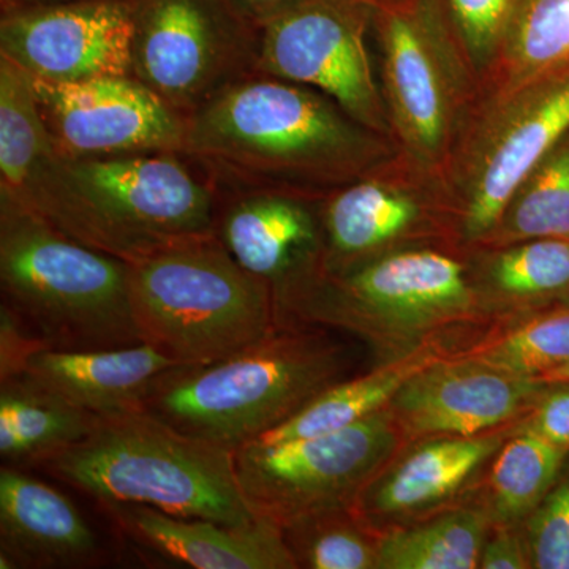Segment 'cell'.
<instances>
[{
  "instance_id": "obj_32",
  "label": "cell",
  "mask_w": 569,
  "mask_h": 569,
  "mask_svg": "<svg viewBox=\"0 0 569 569\" xmlns=\"http://www.w3.org/2000/svg\"><path fill=\"white\" fill-rule=\"evenodd\" d=\"M529 527L531 568L569 569V471H560Z\"/></svg>"
},
{
  "instance_id": "obj_36",
  "label": "cell",
  "mask_w": 569,
  "mask_h": 569,
  "mask_svg": "<svg viewBox=\"0 0 569 569\" xmlns=\"http://www.w3.org/2000/svg\"><path fill=\"white\" fill-rule=\"evenodd\" d=\"M479 567L485 569H523L531 568L526 550L518 538L509 533H498L486 546L479 559Z\"/></svg>"
},
{
  "instance_id": "obj_29",
  "label": "cell",
  "mask_w": 569,
  "mask_h": 569,
  "mask_svg": "<svg viewBox=\"0 0 569 569\" xmlns=\"http://www.w3.org/2000/svg\"><path fill=\"white\" fill-rule=\"evenodd\" d=\"M569 365V309L538 318L479 356L478 366L537 378Z\"/></svg>"
},
{
  "instance_id": "obj_23",
  "label": "cell",
  "mask_w": 569,
  "mask_h": 569,
  "mask_svg": "<svg viewBox=\"0 0 569 569\" xmlns=\"http://www.w3.org/2000/svg\"><path fill=\"white\" fill-rule=\"evenodd\" d=\"M498 61L505 89L569 69V0H515Z\"/></svg>"
},
{
  "instance_id": "obj_1",
  "label": "cell",
  "mask_w": 569,
  "mask_h": 569,
  "mask_svg": "<svg viewBox=\"0 0 569 569\" xmlns=\"http://www.w3.org/2000/svg\"><path fill=\"white\" fill-rule=\"evenodd\" d=\"M182 153L217 189L302 193L353 182L376 144L325 93L257 73L186 119Z\"/></svg>"
},
{
  "instance_id": "obj_33",
  "label": "cell",
  "mask_w": 569,
  "mask_h": 569,
  "mask_svg": "<svg viewBox=\"0 0 569 569\" xmlns=\"http://www.w3.org/2000/svg\"><path fill=\"white\" fill-rule=\"evenodd\" d=\"M316 522V529L307 530L305 542L293 557L301 556L306 567L313 569H367L377 568V550L355 529L340 522H323V516H306Z\"/></svg>"
},
{
  "instance_id": "obj_7",
  "label": "cell",
  "mask_w": 569,
  "mask_h": 569,
  "mask_svg": "<svg viewBox=\"0 0 569 569\" xmlns=\"http://www.w3.org/2000/svg\"><path fill=\"white\" fill-rule=\"evenodd\" d=\"M260 37L228 0H134L132 74L187 119L260 73Z\"/></svg>"
},
{
  "instance_id": "obj_31",
  "label": "cell",
  "mask_w": 569,
  "mask_h": 569,
  "mask_svg": "<svg viewBox=\"0 0 569 569\" xmlns=\"http://www.w3.org/2000/svg\"><path fill=\"white\" fill-rule=\"evenodd\" d=\"M515 0H445V10L468 61L485 69L496 61Z\"/></svg>"
},
{
  "instance_id": "obj_9",
  "label": "cell",
  "mask_w": 569,
  "mask_h": 569,
  "mask_svg": "<svg viewBox=\"0 0 569 569\" xmlns=\"http://www.w3.org/2000/svg\"><path fill=\"white\" fill-rule=\"evenodd\" d=\"M395 447L387 415L323 436L234 449L239 486L254 512L279 526L337 511Z\"/></svg>"
},
{
  "instance_id": "obj_11",
  "label": "cell",
  "mask_w": 569,
  "mask_h": 569,
  "mask_svg": "<svg viewBox=\"0 0 569 569\" xmlns=\"http://www.w3.org/2000/svg\"><path fill=\"white\" fill-rule=\"evenodd\" d=\"M568 133L569 69L501 91L463 164L468 234L496 230L520 183Z\"/></svg>"
},
{
  "instance_id": "obj_17",
  "label": "cell",
  "mask_w": 569,
  "mask_h": 569,
  "mask_svg": "<svg viewBox=\"0 0 569 569\" xmlns=\"http://www.w3.org/2000/svg\"><path fill=\"white\" fill-rule=\"evenodd\" d=\"M479 367L411 377L392 399L403 422L418 432L471 437L515 417L546 389L533 378Z\"/></svg>"
},
{
  "instance_id": "obj_35",
  "label": "cell",
  "mask_w": 569,
  "mask_h": 569,
  "mask_svg": "<svg viewBox=\"0 0 569 569\" xmlns=\"http://www.w3.org/2000/svg\"><path fill=\"white\" fill-rule=\"evenodd\" d=\"M48 347L9 306L0 307V381L24 373L29 358Z\"/></svg>"
},
{
  "instance_id": "obj_20",
  "label": "cell",
  "mask_w": 569,
  "mask_h": 569,
  "mask_svg": "<svg viewBox=\"0 0 569 569\" xmlns=\"http://www.w3.org/2000/svg\"><path fill=\"white\" fill-rule=\"evenodd\" d=\"M99 417L52 389L20 376L0 381V456L3 466H43L84 440Z\"/></svg>"
},
{
  "instance_id": "obj_37",
  "label": "cell",
  "mask_w": 569,
  "mask_h": 569,
  "mask_svg": "<svg viewBox=\"0 0 569 569\" xmlns=\"http://www.w3.org/2000/svg\"><path fill=\"white\" fill-rule=\"evenodd\" d=\"M247 21L257 28H263L269 21L276 20L284 11L293 9L305 0H228Z\"/></svg>"
},
{
  "instance_id": "obj_3",
  "label": "cell",
  "mask_w": 569,
  "mask_h": 569,
  "mask_svg": "<svg viewBox=\"0 0 569 569\" xmlns=\"http://www.w3.org/2000/svg\"><path fill=\"white\" fill-rule=\"evenodd\" d=\"M41 467L100 505H140L227 526L260 516L239 486L231 449L187 436L146 410L100 418L84 440Z\"/></svg>"
},
{
  "instance_id": "obj_21",
  "label": "cell",
  "mask_w": 569,
  "mask_h": 569,
  "mask_svg": "<svg viewBox=\"0 0 569 569\" xmlns=\"http://www.w3.org/2000/svg\"><path fill=\"white\" fill-rule=\"evenodd\" d=\"M418 204L387 183L366 179L335 190L323 203L321 227L332 263L387 244L418 219Z\"/></svg>"
},
{
  "instance_id": "obj_12",
  "label": "cell",
  "mask_w": 569,
  "mask_h": 569,
  "mask_svg": "<svg viewBox=\"0 0 569 569\" xmlns=\"http://www.w3.org/2000/svg\"><path fill=\"white\" fill-rule=\"evenodd\" d=\"M33 84L59 157L182 152L186 118L133 74Z\"/></svg>"
},
{
  "instance_id": "obj_19",
  "label": "cell",
  "mask_w": 569,
  "mask_h": 569,
  "mask_svg": "<svg viewBox=\"0 0 569 569\" xmlns=\"http://www.w3.org/2000/svg\"><path fill=\"white\" fill-rule=\"evenodd\" d=\"M332 306L320 313H369L399 320L438 317L470 299L458 261L429 250L381 258L332 283Z\"/></svg>"
},
{
  "instance_id": "obj_15",
  "label": "cell",
  "mask_w": 569,
  "mask_h": 569,
  "mask_svg": "<svg viewBox=\"0 0 569 569\" xmlns=\"http://www.w3.org/2000/svg\"><path fill=\"white\" fill-rule=\"evenodd\" d=\"M123 537L163 559L194 569H293L282 527L268 516L242 526L179 518L149 507L102 503Z\"/></svg>"
},
{
  "instance_id": "obj_28",
  "label": "cell",
  "mask_w": 569,
  "mask_h": 569,
  "mask_svg": "<svg viewBox=\"0 0 569 569\" xmlns=\"http://www.w3.org/2000/svg\"><path fill=\"white\" fill-rule=\"evenodd\" d=\"M568 456L563 449L529 432L509 441L492 470L498 515L519 519L535 511L559 478Z\"/></svg>"
},
{
  "instance_id": "obj_27",
  "label": "cell",
  "mask_w": 569,
  "mask_h": 569,
  "mask_svg": "<svg viewBox=\"0 0 569 569\" xmlns=\"http://www.w3.org/2000/svg\"><path fill=\"white\" fill-rule=\"evenodd\" d=\"M498 227L511 241H569V133L523 179Z\"/></svg>"
},
{
  "instance_id": "obj_16",
  "label": "cell",
  "mask_w": 569,
  "mask_h": 569,
  "mask_svg": "<svg viewBox=\"0 0 569 569\" xmlns=\"http://www.w3.org/2000/svg\"><path fill=\"white\" fill-rule=\"evenodd\" d=\"M99 535L61 490L0 470V569L82 568L102 559Z\"/></svg>"
},
{
  "instance_id": "obj_13",
  "label": "cell",
  "mask_w": 569,
  "mask_h": 569,
  "mask_svg": "<svg viewBox=\"0 0 569 569\" xmlns=\"http://www.w3.org/2000/svg\"><path fill=\"white\" fill-rule=\"evenodd\" d=\"M134 0L0 7V56L33 80L132 74Z\"/></svg>"
},
{
  "instance_id": "obj_5",
  "label": "cell",
  "mask_w": 569,
  "mask_h": 569,
  "mask_svg": "<svg viewBox=\"0 0 569 569\" xmlns=\"http://www.w3.org/2000/svg\"><path fill=\"white\" fill-rule=\"evenodd\" d=\"M130 305L142 342L186 367L216 365L260 342L279 313L271 288L217 236L130 264Z\"/></svg>"
},
{
  "instance_id": "obj_26",
  "label": "cell",
  "mask_w": 569,
  "mask_h": 569,
  "mask_svg": "<svg viewBox=\"0 0 569 569\" xmlns=\"http://www.w3.org/2000/svg\"><path fill=\"white\" fill-rule=\"evenodd\" d=\"M485 519L459 511L421 529L397 531L377 549V568L471 569L481 559Z\"/></svg>"
},
{
  "instance_id": "obj_38",
  "label": "cell",
  "mask_w": 569,
  "mask_h": 569,
  "mask_svg": "<svg viewBox=\"0 0 569 569\" xmlns=\"http://www.w3.org/2000/svg\"><path fill=\"white\" fill-rule=\"evenodd\" d=\"M533 380L546 385L569 383V365L550 370L548 373H542V376L533 378Z\"/></svg>"
},
{
  "instance_id": "obj_24",
  "label": "cell",
  "mask_w": 569,
  "mask_h": 569,
  "mask_svg": "<svg viewBox=\"0 0 569 569\" xmlns=\"http://www.w3.org/2000/svg\"><path fill=\"white\" fill-rule=\"evenodd\" d=\"M426 365V361L403 362L347 383L332 385L309 400L293 417L254 441L266 445L283 443L346 429L370 415L378 413Z\"/></svg>"
},
{
  "instance_id": "obj_39",
  "label": "cell",
  "mask_w": 569,
  "mask_h": 569,
  "mask_svg": "<svg viewBox=\"0 0 569 569\" xmlns=\"http://www.w3.org/2000/svg\"><path fill=\"white\" fill-rule=\"evenodd\" d=\"M82 2V0H0V7L39 6V3Z\"/></svg>"
},
{
  "instance_id": "obj_34",
  "label": "cell",
  "mask_w": 569,
  "mask_h": 569,
  "mask_svg": "<svg viewBox=\"0 0 569 569\" xmlns=\"http://www.w3.org/2000/svg\"><path fill=\"white\" fill-rule=\"evenodd\" d=\"M522 432L533 433L569 455V383L546 385Z\"/></svg>"
},
{
  "instance_id": "obj_18",
  "label": "cell",
  "mask_w": 569,
  "mask_h": 569,
  "mask_svg": "<svg viewBox=\"0 0 569 569\" xmlns=\"http://www.w3.org/2000/svg\"><path fill=\"white\" fill-rule=\"evenodd\" d=\"M178 367L186 366L144 342L102 350L43 347L29 358L22 376L96 417L110 418L144 410L153 388Z\"/></svg>"
},
{
  "instance_id": "obj_8",
  "label": "cell",
  "mask_w": 569,
  "mask_h": 569,
  "mask_svg": "<svg viewBox=\"0 0 569 569\" xmlns=\"http://www.w3.org/2000/svg\"><path fill=\"white\" fill-rule=\"evenodd\" d=\"M376 24L388 114L421 163L448 151L468 97V58L440 0L378 3Z\"/></svg>"
},
{
  "instance_id": "obj_30",
  "label": "cell",
  "mask_w": 569,
  "mask_h": 569,
  "mask_svg": "<svg viewBox=\"0 0 569 569\" xmlns=\"http://www.w3.org/2000/svg\"><path fill=\"white\" fill-rule=\"evenodd\" d=\"M500 290L518 296L569 293V241L531 239L498 254L490 269Z\"/></svg>"
},
{
  "instance_id": "obj_40",
  "label": "cell",
  "mask_w": 569,
  "mask_h": 569,
  "mask_svg": "<svg viewBox=\"0 0 569 569\" xmlns=\"http://www.w3.org/2000/svg\"><path fill=\"white\" fill-rule=\"evenodd\" d=\"M359 2L366 3L369 7H377L378 3L383 2V0H359Z\"/></svg>"
},
{
  "instance_id": "obj_14",
  "label": "cell",
  "mask_w": 569,
  "mask_h": 569,
  "mask_svg": "<svg viewBox=\"0 0 569 569\" xmlns=\"http://www.w3.org/2000/svg\"><path fill=\"white\" fill-rule=\"evenodd\" d=\"M216 236L236 261L263 280L277 309L320 247V224L305 194L276 189H217Z\"/></svg>"
},
{
  "instance_id": "obj_6",
  "label": "cell",
  "mask_w": 569,
  "mask_h": 569,
  "mask_svg": "<svg viewBox=\"0 0 569 569\" xmlns=\"http://www.w3.org/2000/svg\"><path fill=\"white\" fill-rule=\"evenodd\" d=\"M340 366L336 348L274 331L216 365L171 370L144 410L187 436L234 451L336 385Z\"/></svg>"
},
{
  "instance_id": "obj_10",
  "label": "cell",
  "mask_w": 569,
  "mask_h": 569,
  "mask_svg": "<svg viewBox=\"0 0 569 569\" xmlns=\"http://www.w3.org/2000/svg\"><path fill=\"white\" fill-rule=\"evenodd\" d=\"M370 9L359 0H305L261 28L258 71L316 89L383 132L387 103L366 40Z\"/></svg>"
},
{
  "instance_id": "obj_4",
  "label": "cell",
  "mask_w": 569,
  "mask_h": 569,
  "mask_svg": "<svg viewBox=\"0 0 569 569\" xmlns=\"http://www.w3.org/2000/svg\"><path fill=\"white\" fill-rule=\"evenodd\" d=\"M3 305L48 347L102 350L142 343L130 264L74 241L0 189Z\"/></svg>"
},
{
  "instance_id": "obj_2",
  "label": "cell",
  "mask_w": 569,
  "mask_h": 569,
  "mask_svg": "<svg viewBox=\"0 0 569 569\" xmlns=\"http://www.w3.org/2000/svg\"><path fill=\"white\" fill-rule=\"evenodd\" d=\"M7 192L74 241L129 264L216 236V183L182 152H54L20 190Z\"/></svg>"
},
{
  "instance_id": "obj_25",
  "label": "cell",
  "mask_w": 569,
  "mask_h": 569,
  "mask_svg": "<svg viewBox=\"0 0 569 569\" xmlns=\"http://www.w3.org/2000/svg\"><path fill=\"white\" fill-rule=\"evenodd\" d=\"M51 153L33 78L0 56V189L20 190Z\"/></svg>"
},
{
  "instance_id": "obj_22",
  "label": "cell",
  "mask_w": 569,
  "mask_h": 569,
  "mask_svg": "<svg viewBox=\"0 0 569 569\" xmlns=\"http://www.w3.org/2000/svg\"><path fill=\"white\" fill-rule=\"evenodd\" d=\"M498 447V438H456L418 449L378 488V511H408L449 496Z\"/></svg>"
}]
</instances>
